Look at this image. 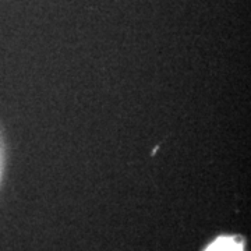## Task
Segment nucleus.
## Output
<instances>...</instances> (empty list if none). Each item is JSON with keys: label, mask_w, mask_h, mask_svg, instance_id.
<instances>
[{"label": "nucleus", "mask_w": 251, "mask_h": 251, "mask_svg": "<svg viewBox=\"0 0 251 251\" xmlns=\"http://www.w3.org/2000/svg\"><path fill=\"white\" fill-rule=\"evenodd\" d=\"M205 251H243L242 243L233 237H221L212 243Z\"/></svg>", "instance_id": "f257e3e1"}]
</instances>
